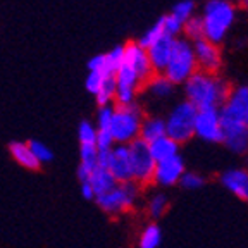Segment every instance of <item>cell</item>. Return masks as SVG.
<instances>
[{
	"label": "cell",
	"mask_w": 248,
	"mask_h": 248,
	"mask_svg": "<svg viewBox=\"0 0 248 248\" xmlns=\"http://www.w3.org/2000/svg\"><path fill=\"white\" fill-rule=\"evenodd\" d=\"M222 126V143L232 154L248 152V85L231 88L219 108Z\"/></svg>",
	"instance_id": "6da1fadb"
},
{
	"label": "cell",
	"mask_w": 248,
	"mask_h": 248,
	"mask_svg": "<svg viewBox=\"0 0 248 248\" xmlns=\"http://www.w3.org/2000/svg\"><path fill=\"white\" fill-rule=\"evenodd\" d=\"M231 86L217 74L197 71L185 83L186 102L197 110H219L228 98Z\"/></svg>",
	"instance_id": "7a4b0ae2"
},
{
	"label": "cell",
	"mask_w": 248,
	"mask_h": 248,
	"mask_svg": "<svg viewBox=\"0 0 248 248\" xmlns=\"http://www.w3.org/2000/svg\"><path fill=\"white\" fill-rule=\"evenodd\" d=\"M200 17L203 24V40L219 45L236 19V7L229 0H209Z\"/></svg>",
	"instance_id": "3957f363"
},
{
	"label": "cell",
	"mask_w": 248,
	"mask_h": 248,
	"mask_svg": "<svg viewBox=\"0 0 248 248\" xmlns=\"http://www.w3.org/2000/svg\"><path fill=\"white\" fill-rule=\"evenodd\" d=\"M145 119V114L138 104L116 105L114 116L108 126V133L112 135L116 145H129L140 138V128Z\"/></svg>",
	"instance_id": "277c9868"
},
{
	"label": "cell",
	"mask_w": 248,
	"mask_h": 248,
	"mask_svg": "<svg viewBox=\"0 0 248 248\" xmlns=\"http://www.w3.org/2000/svg\"><path fill=\"white\" fill-rule=\"evenodd\" d=\"M197 61H195L193 43L186 38H176L170 52L169 62H167L164 76L172 85H185L195 73H197Z\"/></svg>",
	"instance_id": "5b68a950"
},
{
	"label": "cell",
	"mask_w": 248,
	"mask_h": 248,
	"mask_svg": "<svg viewBox=\"0 0 248 248\" xmlns=\"http://www.w3.org/2000/svg\"><path fill=\"white\" fill-rule=\"evenodd\" d=\"M140 195H141V188L135 181L117 183L110 191L95 198V202L100 207V210H104L108 216L116 217L129 212L136 205Z\"/></svg>",
	"instance_id": "8992f818"
},
{
	"label": "cell",
	"mask_w": 248,
	"mask_h": 248,
	"mask_svg": "<svg viewBox=\"0 0 248 248\" xmlns=\"http://www.w3.org/2000/svg\"><path fill=\"white\" fill-rule=\"evenodd\" d=\"M197 108L188 102H179L172 107L169 116L166 117V135L176 143L181 145L195 136V117Z\"/></svg>",
	"instance_id": "52a82bcc"
},
{
	"label": "cell",
	"mask_w": 248,
	"mask_h": 248,
	"mask_svg": "<svg viewBox=\"0 0 248 248\" xmlns=\"http://www.w3.org/2000/svg\"><path fill=\"white\" fill-rule=\"evenodd\" d=\"M128 148L129 159H131V179L140 188L154 185L155 160L150 154L148 143L141 138H136L128 145Z\"/></svg>",
	"instance_id": "ba28073f"
},
{
	"label": "cell",
	"mask_w": 248,
	"mask_h": 248,
	"mask_svg": "<svg viewBox=\"0 0 248 248\" xmlns=\"http://www.w3.org/2000/svg\"><path fill=\"white\" fill-rule=\"evenodd\" d=\"M97 166L105 167L117 183L133 181L131 179V159H129L128 145H114L112 150L98 152Z\"/></svg>",
	"instance_id": "9c48e42d"
},
{
	"label": "cell",
	"mask_w": 248,
	"mask_h": 248,
	"mask_svg": "<svg viewBox=\"0 0 248 248\" xmlns=\"http://www.w3.org/2000/svg\"><path fill=\"white\" fill-rule=\"evenodd\" d=\"M195 136L207 143H222L219 110H198L195 117Z\"/></svg>",
	"instance_id": "30bf717a"
},
{
	"label": "cell",
	"mask_w": 248,
	"mask_h": 248,
	"mask_svg": "<svg viewBox=\"0 0 248 248\" xmlns=\"http://www.w3.org/2000/svg\"><path fill=\"white\" fill-rule=\"evenodd\" d=\"M123 46H124L123 64L124 66L131 67V69L136 73V76L140 78V81L143 83V86H145V83L155 74L150 66V61H148L147 50H145L143 46H140L138 42H129Z\"/></svg>",
	"instance_id": "8fae6325"
},
{
	"label": "cell",
	"mask_w": 248,
	"mask_h": 248,
	"mask_svg": "<svg viewBox=\"0 0 248 248\" xmlns=\"http://www.w3.org/2000/svg\"><path fill=\"white\" fill-rule=\"evenodd\" d=\"M193 52H195V61H197L198 71L217 74V71L221 69L222 55L221 50H219V45L202 38L193 42Z\"/></svg>",
	"instance_id": "7c38bea8"
},
{
	"label": "cell",
	"mask_w": 248,
	"mask_h": 248,
	"mask_svg": "<svg viewBox=\"0 0 248 248\" xmlns=\"http://www.w3.org/2000/svg\"><path fill=\"white\" fill-rule=\"evenodd\" d=\"M185 172H186L185 160H183L181 155H176L172 159L157 162L155 164V172H154V185L160 186V188L176 186Z\"/></svg>",
	"instance_id": "4fadbf2b"
},
{
	"label": "cell",
	"mask_w": 248,
	"mask_h": 248,
	"mask_svg": "<svg viewBox=\"0 0 248 248\" xmlns=\"http://www.w3.org/2000/svg\"><path fill=\"white\" fill-rule=\"evenodd\" d=\"M219 183L229 193H232L234 197L248 203V169L234 167V169L224 170L219 176Z\"/></svg>",
	"instance_id": "5bb4252c"
},
{
	"label": "cell",
	"mask_w": 248,
	"mask_h": 248,
	"mask_svg": "<svg viewBox=\"0 0 248 248\" xmlns=\"http://www.w3.org/2000/svg\"><path fill=\"white\" fill-rule=\"evenodd\" d=\"M176 38H170V36H162L160 40L150 45L147 48L148 61H150V66L154 69V73H164L167 62H169L170 52H172V45H174Z\"/></svg>",
	"instance_id": "9a60e30c"
},
{
	"label": "cell",
	"mask_w": 248,
	"mask_h": 248,
	"mask_svg": "<svg viewBox=\"0 0 248 248\" xmlns=\"http://www.w3.org/2000/svg\"><path fill=\"white\" fill-rule=\"evenodd\" d=\"M9 154H11L16 164H19L21 167H24L28 170H38L42 167L33 157L26 141H11L9 143Z\"/></svg>",
	"instance_id": "2e32d148"
},
{
	"label": "cell",
	"mask_w": 248,
	"mask_h": 248,
	"mask_svg": "<svg viewBox=\"0 0 248 248\" xmlns=\"http://www.w3.org/2000/svg\"><path fill=\"white\" fill-rule=\"evenodd\" d=\"M150 154L154 157L155 164L162 162V160L172 159L176 155H179V145L176 143L174 140H170L169 136H160L159 140H155L152 143H148Z\"/></svg>",
	"instance_id": "e0dca14e"
},
{
	"label": "cell",
	"mask_w": 248,
	"mask_h": 248,
	"mask_svg": "<svg viewBox=\"0 0 248 248\" xmlns=\"http://www.w3.org/2000/svg\"><path fill=\"white\" fill-rule=\"evenodd\" d=\"M86 181H88L90 186H92L93 193H95V198L107 193V191H110L114 186L117 185V181L112 178V174H110L105 167H98V166L90 172V178L86 179Z\"/></svg>",
	"instance_id": "ac0fdd59"
},
{
	"label": "cell",
	"mask_w": 248,
	"mask_h": 248,
	"mask_svg": "<svg viewBox=\"0 0 248 248\" xmlns=\"http://www.w3.org/2000/svg\"><path fill=\"white\" fill-rule=\"evenodd\" d=\"M143 88L150 93L152 97L160 98V100L169 98L170 95H172V92H174V85H172V83H170L169 79L160 73H155L154 76L145 83Z\"/></svg>",
	"instance_id": "d6986e66"
},
{
	"label": "cell",
	"mask_w": 248,
	"mask_h": 248,
	"mask_svg": "<svg viewBox=\"0 0 248 248\" xmlns=\"http://www.w3.org/2000/svg\"><path fill=\"white\" fill-rule=\"evenodd\" d=\"M160 136H166V121L162 117H145L140 128V138L152 143Z\"/></svg>",
	"instance_id": "ffe728a7"
},
{
	"label": "cell",
	"mask_w": 248,
	"mask_h": 248,
	"mask_svg": "<svg viewBox=\"0 0 248 248\" xmlns=\"http://www.w3.org/2000/svg\"><path fill=\"white\" fill-rule=\"evenodd\" d=\"M162 243V231L157 222H150L143 228L138 238V248H159Z\"/></svg>",
	"instance_id": "44dd1931"
},
{
	"label": "cell",
	"mask_w": 248,
	"mask_h": 248,
	"mask_svg": "<svg viewBox=\"0 0 248 248\" xmlns=\"http://www.w3.org/2000/svg\"><path fill=\"white\" fill-rule=\"evenodd\" d=\"M169 210V198L164 193H154L147 202V214L152 221H157Z\"/></svg>",
	"instance_id": "7402d4cb"
},
{
	"label": "cell",
	"mask_w": 248,
	"mask_h": 248,
	"mask_svg": "<svg viewBox=\"0 0 248 248\" xmlns=\"http://www.w3.org/2000/svg\"><path fill=\"white\" fill-rule=\"evenodd\" d=\"M114 97H116V76H104L100 90L95 95V100H97L98 107L112 105Z\"/></svg>",
	"instance_id": "603a6c76"
},
{
	"label": "cell",
	"mask_w": 248,
	"mask_h": 248,
	"mask_svg": "<svg viewBox=\"0 0 248 248\" xmlns=\"http://www.w3.org/2000/svg\"><path fill=\"white\" fill-rule=\"evenodd\" d=\"M123 59H124V46L117 45L114 46L112 50L105 54V67L102 71L104 76H116L117 69L123 66Z\"/></svg>",
	"instance_id": "cb8c5ba5"
},
{
	"label": "cell",
	"mask_w": 248,
	"mask_h": 248,
	"mask_svg": "<svg viewBox=\"0 0 248 248\" xmlns=\"http://www.w3.org/2000/svg\"><path fill=\"white\" fill-rule=\"evenodd\" d=\"M26 143L40 166H43V164H50L52 160H54V152H52V148L48 147V145L43 143V141H40V140H30V141H26Z\"/></svg>",
	"instance_id": "d4e9b609"
},
{
	"label": "cell",
	"mask_w": 248,
	"mask_h": 248,
	"mask_svg": "<svg viewBox=\"0 0 248 248\" xmlns=\"http://www.w3.org/2000/svg\"><path fill=\"white\" fill-rule=\"evenodd\" d=\"M183 33H185L188 42H197V40L203 38V24H202L200 16H193L183 24Z\"/></svg>",
	"instance_id": "484cf974"
},
{
	"label": "cell",
	"mask_w": 248,
	"mask_h": 248,
	"mask_svg": "<svg viewBox=\"0 0 248 248\" xmlns=\"http://www.w3.org/2000/svg\"><path fill=\"white\" fill-rule=\"evenodd\" d=\"M162 36H167L166 33H164V28H162V23H160V19L157 21V23L154 24V26H150L147 31H145L143 35H141V38L138 40V45L143 46L145 50H147L148 46L154 45L157 40H160Z\"/></svg>",
	"instance_id": "4316f807"
},
{
	"label": "cell",
	"mask_w": 248,
	"mask_h": 248,
	"mask_svg": "<svg viewBox=\"0 0 248 248\" xmlns=\"http://www.w3.org/2000/svg\"><path fill=\"white\" fill-rule=\"evenodd\" d=\"M98 152L95 145H79V166L86 167L88 170H93L97 167Z\"/></svg>",
	"instance_id": "83f0119b"
},
{
	"label": "cell",
	"mask_w": 248,
	"mask_h": 248,
	"mask_svg": "<svg viewBox=\"0 0 248 248\" xmlns=\"http://www.w3.org/2000/svg\"><path fill=\"white\" fill-rule=\"evenodd\" d=\"M95 138H97V128L95 124L90 121H81L78 126V140L79 145H95Z\"/></svg>",
	"instance_id": "f1b7e54d"
},
{
	"label": "cell",
	"mask_w": 248,
	"mask_h": 248,
	"mask_svg": "<svg viewBox=\"0 0 248 248\" xmlns=\"http://www.w3.org/2000/svg\"><path fill=\"white\" fill-rule=\"evenodd\" d=\"M195 7H197V5H195L193 0H181V2H178V4L174 5V9H172L170 14L176 16V17L185 24L190 17L195 16Z\"/></svg>",
	"instance_id": "f546056e"
},
{
	"label": "cell",
	"mask_w": 248,
	"mask_h": 248,
	"mask_svg": "<svg viewBox=\"0 0 248 248\" xmlns=\"http://www.w3.org/2000/svg\"><path fill=\"white\" fill-rule=\"evenodd\" d=\"M178 185L181 186V188H185V190L193 191V190H198V188H202V186L205 185V178H203L202 174H198V172L186 170L185 174L181 176V179H179Z\"/></svg>",
	"instance_id": "4dcf8cb0"
},
{
	"label": "cell",
	"mask_w": 248,
	"mask_h": 248,
	"mask_svg": "<svg viewBox=\"0 0 248 248\" xmlns=\"http://www.w3.org/2000/svg\"><path fill=\"white\" fill-rule=\"evenodd\" d=\"M160 23H162L164 33H166L167 36H170V38H178V35L183 31V23L176 16L170 14V12L160 17Z\"/></svg>",
	"instance_id": "1f68e13d"
},
{
	"label": "cell",
	"mask_w": 248,
	"mask_h": 248,
	"mask_svg": "<svg viewBox=\"0 0 248 248\" xmlns=\"http://www.w3.org/2000/svg\"><path fill=\"white\" fill-rule=\"evenodd\" d=\"M114 116V107L112 105H104V107H98L97 110V121H95V128L98 131L102 129H108L110 126V121H112Z\"/></svg>",
	"instance_id": "d6a6232c"
},
{
	"label": "cell",
	"mask_w": 248,
	"mask_h": 248,
	"mask_svg": "<svg viewBox=\"0 0 248 248\" xmlns=\"http://www.w3.org/2000/svg\"><path fill=\"white\" fill-rule=\"evenodd\" d=\"M114 138L112 135L108 133V129H102V131H98L97 129V138H95V148H97V152H108L114 148Z\"/></svg>",
	"instance_id": "836d02e7"
},
{
	"label": "cell",
	"mask_w": 248,
	"mask_h": 248,
	"mask_svg": "<svg viewBox=\"0 0 248 248\" xmlns=\"http://www.w3.org/2000/svg\"><path fill=\"white\" fill-rule=\"evenodd\" d=\"M102 81H104V74L90 71L88 76H86L85 86H86V90L92 93V95H97L98 90H100V86H102Z\"/></svg>",
	"instance_id": "e575fe53"
},
{
	"label": "cell",
	"mask_w": 248,
	"mask_h": 248,
	"mask_svg": "<svg viewBox=\"0 0 248 248\" xmlns=\"http://www.w3.org/2000/svg\"><path fill=\"white\" fill-rule=\"evenodd\" d=\"M105 67V54H97L93 55L88 61V71H93V73H102Z\"/></svg>",
	"instance_id": "d590c367"
},
{
	"label": "cell",
	"mask_w": 248,
	"mask_h": 248,
	"mask_svg": "<svg viewBox=\"0 0 248 248\" xmlns=\"http://www.w3.org/2000/svg\"><path fill=\"white\" fill-rule=\"evenodd\" d=\"M79 190H81V197L86 198V200H95V193H93L92 186H90L88 181L79 183Z\"/></svg>",
	"instance_id": "8d00e7d4"
},
{
	"label": "cell",
	"mask_w": 248,
	"mask_h": 248,
	"mask_svg": "<svg viewBox=\"0 0 248 248\" xmlns=\"http://www.w3.org/2000/svg\"><path fill=\"white\" fill-rule=\"evenodd\" d=\"M240 2H241V4H245V5L248 4V0H240Z\"/></svg>",
	"instance_id": "74e56055"
},
{
	"label": "cell",
	"mask_w": 248,
	"mask_h": 248,
	"mask_svg": "<svg viewBox=\"0 0 248 248\" xmlns=\"http://www.w3.org/2000/svg\"><path fill=\"white\" fill-rule=\"evenodd\" d=\"M247 9H248V4H247Z\"/></svg>",
	"instance_id": "f35d334b"
}]
</instances>
